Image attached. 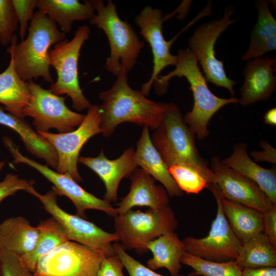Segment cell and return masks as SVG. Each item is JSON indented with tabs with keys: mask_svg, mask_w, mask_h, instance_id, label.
I'll return each mask as SVG.
<instances>
[{
	"mask_svg": "<svg viewBox=\"0 0 276 276\" xmlns=\"http://www.w3.org/2000/svg\"><path fill=\"white\" fill-rule=\"evenodd\" d=\"M241 276H276V267L244 268Z\"/></svg>",
	"mask_w": 276,
	"mask_h": 276,
	"instance_id": "cell-41",
	"label": "cell"
},
{
	"mask_svg": "<svg viewBox=\"0 0 276 276\" xmlns=\"http://www.w3.org/2000/svg\"><path fill=\"white\" fill-rule=\"evenodd\" d=\"M186 276H203V275L199 274L195 272V271H192V272L188 273Z\"/></svg>",
	"mask_w": 276,
	"mask_h": 276,
	"instance_id": "cell-43",
	"label": "cell"
},
{
	"mask_svg": "<svg viewBox=\"0 0 276 276\" xmlns=\"http://www.w3.org/2000/svg\"><path fill=\"white\" fill-rule=\"evenodd\" d=\"M31 97L27 83L17 74L10 55L8 66L0 74V104L6 110L22 118V110L29 104Z\"/></svg>",
	"mask_w": 276,
	"mask_h": 276,
	"instance_id": "cell-28",
	"label": "cell"
},
{
	"mask_svg": "<svg viewBox=\"0 0 276 276\" xmlns=\"http://www.w3.org/2000/svg\"><path fill=\"white\" fill-rule=\"evenodd\" d=\"M127 74L121 72L111 88L99 94L102 101L100 128L105 137L110 136L124 122L155 130L175 104L149 100L141 91L133 89L128 83Z\"/></svg>",
	"mask_w": 276,
	"mask_h": 276,
	"instance_id": "cell-1",
	"label": "cell"
},
{
	"mask_svg": "<svg viewBox=\"0 0 276 276\" xmlns=\"http://www.w3.org/2000/svg\"><path fill=\"white\" fill-rule=\"evenodd\" d=\"M264 122L270 125H276V108L273 107L268 110L264 116Z\"/></svg>",
	"mask_w": 276,
	"mask_h": 276,
	"instance_id": "cell-42",
	"label": "cell"
},
{
	"mask_svg": "<svg viewBox=\"0 0 276 276\" xmlns=\"http://www.w3.org/2000/svg\"><path fill=\"white\" fill-rule=\"evenodd\" d=\"M134 160L137 166L159 181L169 196H181L182 192L168 171V167L152 143L149 127L143 126L141 135L137 142Z\"/></svg>",
	"mask_w": 276,
	"mask_h": 276,
	"instance_id": "cell-20",
	"label": "cell"
},
{
	"mask_svg": "<svg viewBox=\"0 0 276 276\" xmlns=\"http://www.w3.org/2000/svg\"><path fill=\"white\" fill-rule=\"evenodd\" d=\"M2 276H35L17 255L7 251H0Z\"/></svg>",
	"mask_w": 276,
	"mask_h": 276,
	"instance_id": "cell-35",
	"label": "cell"
},
{
	"mask_svg": "<svg viewBox=\"0 0 276 276\" xmlns=\"http://www.w3.org/2000/svg\"><path fill=\"white\" fill-rule=\"evenodd\" d=\"M208 189L214 194L217 214L207 236L202 238L187 237L182 241L186 251L198 258L216 262L235 261L242 243L232 229L223 211L220 194L214 184Z\"/></svg>",
	"mask_w": 276,
	"mask_h": 276,
	"instance_id": "cell-11",
	"label": "cell"
},
{
	"mask_svg": "<svg viewBox=\"0 0 276 276\" xmlns=\"http://www.w3.org/2000/svg\"><path fill=\"white\" fill-rule=\"evenodd\" d=\"M37 227L38 234L33 249L19 257L23 264L32 272L41 257L69 240L62 225L53 217L40 221Z\"/></svg>",
	"mask_w": 276,
	"mask_h": 276,
	"instance_id": "cell-29",
	"label": "cell"
},
{
	"mask_svg": "<svg viewBox=\"0 0 276 276\" xmlns=\"http://www.w3.org/2000/svg\"><path fill=\"white\" fill-rule=\"evenodd\" d=\"M27 83L31 97L22 110V117H32L37 131L48 132L50 128H55L63 133L74 130L81 124L85 115L70 109L65 105V97L54 94L33 80Z\"/></svg>",
	"mask_w": 276,
	"mask_h": 276,
	"instance_id": "cell-10",
	"label": "cell"
},
{
	"mask_svg": "<svg viewBox=\"0 0 276 276\" xmlns=\"http://www.w3.org/2000/svg\"><path fill=\"white\" fill-rule=\"evenodd\" d=\"M221 200L224 214L241 243L263 232V213L221 195Z\"/></svg>",
	"mask_w": 276,
	"mask_h": 276,
	"instance_id": "cell-27",
	"label": "cell"
},
{
	"mask_svg": "<svg viewBox=\"0 0 276 276\" xmlns=\"http://www.w3.org/2000/svg\"><path fill=\"white\" fill-rule=\"evenodd\" d=\"M113 247L129 276H165L154 272L128 255L121 244L115 242Z\"/></svg>",
	"mask_w": 276,
	"mask_h": 276,
	"instance_id": "cell-34",
	"label": "cell"
},
{
	"mask_svg": "<svg viewBox=\"0 0 276 276\" xmlns=\"http://www.w3.org/2000/svg\"><path fill=\"white\" fill-rule=\"evenodd\" d=\"M91 2L97 13L89 22L102 30L109 41L110 52L105 63L106 70L117 77L121 72L128 74L135 64L144 42L131 26L121 19L112 1H107L106 6L102 0Z\"/></svg>",
	"mask_w": 276,
	"mask_h": 276,
	"instance_id": "cell-5",
	"label": "cell"
},
{
	"mask_svg": "<svg viewBox=\"0 0 276 276\" xmlns=\"http://www.w3.org/2000/svg\"><path fill=\"white\" fill-rule=\"evenodd\" d=\"M65 39V34L59 31L56 23L37 11L31 20L27 38L17 43L15 35L6 52L12 56L14 68L24 81L42 77L53 84L48 60L49 49Z\"/></svg>",
	"mask_w": 276,
	"mask_h": 276,
	"instance_id": "cell-3",
	"label": "cell"
},
{
	"mask_svg": "<svg viewBox=\"0 0 276 276\" xmlns=\"http://www.w3.org/2000/svg\"><path fill=\"white\" fill-rule=\"evenodd\" d=\"M0 276H2V264L0 261Z\"/></svg>",
	"mask_w": 276,
	"mask_h": 276,
	"instance_id": "cell-45",
	"label": "cell"
},
{
	"mask_svg": "<svg viewBox=\"0 0 276 276\" xmlns=\"http://www.w3.org/2000/svg\"><path fill=\"white\" fill-rule=\"evenodd\" d=\"M2 140L14 158L13 163L26 164L37 170L54 185L52 188L58 195H65L73 202L78 216L85 219V211L88 209L99 210L113 217L118 215L116 209L110 202L87 192L69 175L54 171L48 166L42 165L23 155L20 152L18 146L11 138L5 136Z\"/></svg>",
	"mask_w": 276,
	"mask_h": 276,
	"instance_id": "cell-13",
	"label": "cell"
},
{
	"mask_svg": "<svg viewBox=\"0 0 276 276\" xmlns=\"http://www.w3.org/2000/svg\"><path fill=\"white\" fill-rule=\"evenodd\" d=\"M101 121L100 106L92 105L81 124L72 131L53 133L37 131L56 151L58 156L56 172L69 175L77 182L82 181L77 168L79 153L83 146L90 137L101 133Z\"/></svg>",
	"mask_w": 276,
	"mask_h": 276,
	"instance_id": "cell-14",
	"label": "cell"
},
{
	"mask_svg": "<svg viewBox=\"0 0 276 276\" xmlns=\"http://www.w3.org/2000/svg\"><path fill=\"white\" fill-rule=\"evenodd\" d=\"M276 60L268 56L247 61L238 103L246 106L268 99L276 88Z\"/></svg>",
	"mask_w": 276,
	"mask_h": 276,
	"instance_id": "cell-17",
	"label": "cell"
},
{
	"mask_svg": "<svg viewBox=\"0 0 276 276\" xmlns=\"http://www.w3.org/2000/svg\"><path fill=\"white\" fill-rule=\"evenodd\" d=\"M210 169L215 175L214 185L222 197L263 213L274 205L254 181L223 165L218 157L212 158Z\"/></svg>",
	"mask_w": 276,
	"mask_h": 276,
	"instance_id": "cell-16",
	"label": "cell"
},
{
	"mask_svg": "<svg viewBox=\"0 0 276 276\" xmlns=\"http://www.w3.org/2000/svg\"><path fill=\"white\" fill-rule=\"evenodd\" d=\"M181 263L191 267L195 272L203 276H241L242 268L235 261L216 262L206 260L187 251Z\"/></svg>",
	"mask_w": 276,
	"mask_h": 276,
	"instance_id": "cell-31",
	"label": "cell"
},
{
	"mask_svg": "<svg viewBox=\"0 0 276 276\" xmlns=\"http://www.w3.org/2000/svg\"><path fill=\"white\" fill-rule=\"evenodd\" d=\"M177 56L175 69L166 75L158 76L153 85L156 93L162 95L167 91L171 78L183 77L187 79L193 93L194 105L183 120L195 137L202 140L209 134L208 124L214 114L227 104L238 103V99L221 98L215 95L209 88L197 60L188 49L179 50Z\"/></svg>",
	"mask_w": 276,
	"mask_h": 276,
	"instance_id": "cell-2",
	"label": "cell"
},
{
	"mask_svg": "<svg viewBox=\"0 0 276 276\" xmlns=\"http://www.w3.org/2000/svg\"><path fill=\"white\" fill-rule=\"evenodd\" d=\"M18 24L12 0H0V43L2 45L11 43Z\"/></svg>",
	"mask_w": 276,
	"mask_h": 276,
	"instance_id": "cell-33",
	"label": "cell"
},
{
	"mask_svg": "<svg viewBox=\"0 0 276 276\" xmlns=\"http://www.w3.org/2000/svg\"><path fill=\"white\" fill-rule=\"evenodd\" d=\"M89 34L87 26H80L71 40L65 39L56 43L48 53L49 64L57 75L56 81L49 90L57 96L65 94L70 97L73 107L78 111L88 109L92 105L81 89L78 70L81 49Z\"/></svg>",
	"mask_w": 276,
	"mask_h": 276,
	"instance_id": "cell-7",
	"label": "cell"
},
{
	"mask_svg": "<svg viewBox=\"0 0 276 276\" xmlns=\"http://www.w3.org/2000/svg\"><path fill=\"white\" fill-rule=\"evenodd\" d=\"M161 10L152 6H146L134 19L136 25L140 28V34L150 44L153 57V67L149 80L142 85L141 91L145 96L156 80L162 71L169 65L175 66L177 62V55L170 52V48L175 39L168 41L164 37L162 25L164 21Z\"/></svg>",
	"mask_w": 276,
	"mask_h": 276,
	"instance_id": "cell-15",
	"label": "cell"
},
{
	"mask_svg": "<svg viewBox=\"0 0 276 276\" xmlns=\"http://www.w3.org/2000/svg\"><path fill=\"white\" fill-rule=\"evenodd\" d=\"M104 256L72 241H67L38 261L35 276H96Z\"/></svg>",
	"mask_w": 276,
	"mask_h": 276,
	"instance_id": "cell-12",
	"label": "cell"
},
{
	"mask_svg": "<svg viewBox=\"0 0 276 276\" xmlns=\"http://www.w3.org/2000/svg\"><path fill=\"white\" fill-rule=\"evenodd\" d=\"M28 193L37 197L46 211L62 225L69 240L88 247L104 257L116 254L112 242L118 241L117 235L107 232L94 223L63 210L57 203L58 194L53 188L43 195L38 193L34 187Z\"/></svg>",
	"mask_w": 276,
	"mask_h": 276,
	"instance_id": "cell-9",
	"label": "cell"
},
{
	"mask_svg": "<svg viewBox=\"0 0 276 276\" xmlns=\"http://www.w3.org/2000/svg\"><path fill=\"white\" fill-rule=\"evenodd\" d=\"M38 11L59 26L64 33H70L75 21L89 20L95 14L91 1L37 0Z\"/></svg>",
	"mask_w": 276,
	"mask_h": 276,
	"instance_id": "cell-24",
	"label": "cell"
},
{
	"mask_svg": "<svg viewBox=\"0 0 276 276\" xmlns=\"http://www.w3.org/2000/svg\"><path fill=\"white\" fill-rule=\"evenodd\" d=\"M234 11L228 8L220 19H214L199 25L189 39V50L199 62L206 81L227 89L234 96L236 82L227 77L223 63L215 57L214 46L219 36L236 19L231 17Z\"/></svg>",
	"mask_w": 276,
	"mask_h": 276,
	"instance_id": "cell-8",
	"label": "cell"
},
{
	"mask_svg": "<svg viewBox=\"0 0 276 276\" xmlns=\"http://www.w3.org/2000/svg\"><path fill=\"white\" fill-rule=\"evenodd\" d=\"M134 151L133 148L130 147L114 160L108 159L103 150L97 157H79V162L91 169L103 181L106 189L104 199L110 203L118 199L121 180L129 177L137 167L134 160Z\"/></svg>",
	"mask_w": 276,
	"mask_h": 276,
	"instance_id": "cell-18",
	"label": "cell"
},
{
	"mask_svg": "<svg viewBox=\"0 0 276 276\" xmlns=\"http://www.w3.org/2000/svg\"><path fill=\"white\" fill-rule=\"evenodd\" d=\"M235 262L242 269L276 267V248L261 232L242 243Z\"/></svg>",
	"mask_w": 276,
	"mask_h": 276,
	"instance_id": "cell-30",
	"label": "cell"
},
{
	"mask_svg": "<svg viewBox=\"0 0 276 276\" xmlns=\"http://www.w3.org/2000/svg\"><path fill=\"white\" fill-rule=\"evenodd\" d=\"M37 2V0H12L19 25V35L22 40L28 29V22L34 15V10L36 8Z\"/></svg>",
	"mask_w": 276,
	"mask_h": 276,
	"instance_id": "cell-36",
	"label": "cell"
},
{
	"mask_svg": "<svg viewBox=\"0 0 276 276\" xmlns=\"http://www.w3.org/2000/svg\"><path fill=\"white\" fill-rule=\"evenodd\" d=\"M195 137L179 108L174 104L150 138L168 167L180 164L193 166L203 174L211 184H215V175L199 155Z\"/></svg>",
	"mask_w": 276,
	"mask_h": 276,
	"instance_id": "cell-4",
	"label": "cell"
},
{
	"mask_svg": "<svg viewBox=\"0 0 276 276\" xmlns=\"http://www.w3.org/2000/svg\"><path fill=\"white\" fill-rule=\"evenodd\" d=\"M38 234L37 227L23 217L7 219L0 224V251L22 256L33 249Z\"/></svg>",
	"mask_w": 276,
	"mask_h": 276,
	"instance_id": "cell-26",
	"label": "cell"
},
{
	"mask_svg": "<svg viewBox=\"0 0 276 276\" xmlns=\"http://www.w3.org/2000/svg\"><path fill=\"white\" fill-rule=\"evenodd\" d=\"M0 124L8 127L17 132L29 152L39 158L44 159L48 165L57 170L58 156L52 145L36 132L24 118L6 110L1 104Z\"/></svg>",
	"mask_w": 276,
	"mask_h": 276,
	"instance_id": "cell-22",
	"label": "cell"
},
{
	"mask_svg": "<svg viewBox=\"0 0 276 276\" xmlns=\"http://www.w3.org/2000/svg\"><path fill=\"white\" fill-rule=\"evenodd\" d=\"M263 232L276 248V204L263 213Z\"/></svg>",
	"mask_w": 276,
	"mask_h": 276,
	"instance_id": "cell-39",
	"label": "cell"
},
{
	"mask_svg": "<svg viewBox=\"0 0 276 276\" xmlns=\"http://www.w3.org/2000/svg\"><path fill=\"white\" fill-rule=\"evenodd\" d=\"M178 226L175 213L168 205L162 209H149L145 212L130 210L114 217V233L126 249L139 254L148 250L147 244L161 235L174 232Z\"/></svg>",
	"mask_w": 276,
	"mask_h": 276,
	"instance_id": "cell-6",
	"label": "cell"
},
{
	"mask_svg": "<svg viewBox=\"0 0 276 276\" xmlns=\"http://www.w3.org/2000/svg\"><path fill=\"white\" fill-rule=\"evenodd\" d=\"M123 267L124 265L117 254L104 257L96 276H124Z\"/></svg>",
	"mask_w": 276,
	"mask_h": 276,
	"instance_id": "cell-38",
	"label": "cell"
},
{
	"mask_svg": "<svg viewBox=\"0 0 276 276\" xmlns=\"http://www.w3.org/2000/svg\"><path fill=\"white\" fill-rule=\"evenodd\" d=\"M32 187L33 183L31 181L21 178L16 174H7L0 181V203L4 198L17 191L25 190L28 192Z\"/></svg>",
	"mask_w": 276,
	"mask_h": 276,
	"instance_id": "cell-37",
	"label": "cell"
},
{
	"mask_svg": "<svg viewBox=\"0 0 276 276\" xmlns=\"http://www.w3.org/2000/svg\"><path fill=\"white\" fill-rule=\"evenodd\" d=\"M247 146L239 143L233 147L231 155L221 163L254 181L273 204H276V171L262 167L247 153Z\"/></svg>",
	"mask_w": 276,
	"mask_h": 276,
	"instance_id": "cell-21",
	"label": "cell"
},
{
	"mask_svg": "<svg viewBox=\"0 0 276 276\" xmlns=\"http://www.w3.org/2000/svg\"><path fill=\"white\" fill-rule=\"evenodd\" d=\"M152 258L147 262L152 270L164 267L171 276H178L181 268V259L186 252L185 245L174 232L166 233L149 242L147 246Z\"/></svg>",
	"mask_w": 276,
	"mask_h": 276,
	"instance_id": "cell-25",
	"label": "cell"
},
{
	"mask_svg": "<svg viewBox=\"0 0 276 276\" xmlns=\"http://www.w3.org/2000/svg\"><path fill=\"white\" fill-rule=\"evenodd\" d=\"M260 146L263 151H253L250 155L256 162H266L272 164L276 163V150L268 142L264 141L260 142Z\"/></svg>",
	"mask_w": 276,
	"mask_h": 276,
	"instance_id": "cell-40",
	"label": "cell"
},
{
	"mask_svg": "<svg viewBox=\"0 0 276 276\" xmlns=\"http://www.w3.org/2000/svg\"><path fill=\"white\" fill-rule=\"evenodd\" d=\"M130 190L116 204L118 214L124 213L134 206H146L152 209L167 206L169 195L164 187L156 185L154 178L142 168H136L129 177Z\"/></svg>",
	"mask_w": 276,
	"mask_h": 276,
	"instance_id": "cell-19",
	"label": "cell"
},
{
	"mask_svg": "<svg viewBox=\"0 0 276 276\" xmlns=\"http://www.w3.org/2000/svg\"><path fill=\"white\" fill-rule=\"evenodd\" d=\"M168 171L180 190L187 194H198L211 185L201 171L190 165L171 166Z\"/></svg>",
	"mask_w": 276,
	"mask_h": 276,
	"instance_id": "cell-32",
	"label": "cell"
},
{
	"mask_svg": "<svg viewBox=\"0 0 276 276\" xmlns=\"http://www.w3.org/2000/svg\"><path fill=\"white\" fill-rule=\"evenodd\" d=\"M5 164V162L4 161H0V171L2 169V168L4 167Z\"/></svg>",
	"mask_w": 276,
	"mask_h": 276,
	"instance_id": "cell-44",
	"label": "cell"
},
{
	"mask_svg": "<svg viewBox=\"0 0 276 276\" xmlns=\"http://www.w3.org/2000/svg\"><path fill=\"white\" fill-rule=\"evenodd\" d=\"M269 4L267 0L255 2L258 19L251 33L248 48L242 56L243 60L261 58L265 53L276 49V20Z\"/></svg>",
	"mask_w": 276,
	"mask_h": 276,
	"instance_id": "cell-23",
	"label": "cell"
}]
</instances>
